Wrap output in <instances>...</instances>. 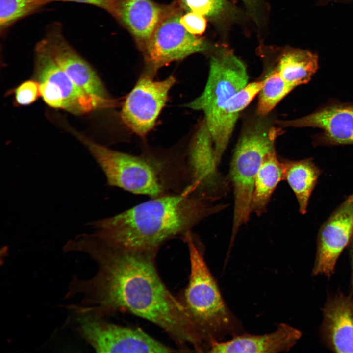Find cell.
<instances>
[{"label": "cell", "mask_w": 353, "mask_h": 353, "mask_svg": "<svg viewBox=\"0 0 353 353\" xmlns=\"http://www.w3.org/2000/svg\"><path fill=\"white\" fill-rule=\"evenodd\" d=\"M205 195L191 184L183 192L151 198L116 215L90 222L93 233L112 245L158 252L166 242L182 239L213 211Z\"/></svg>", "instance_id": "2"}, {"label": "cell", "mask_w": 353, "mask_h": 353, "mask_svg": "<svg viewBox=\"0 0 353 353\" xmlns=\"http://www.w3.org/2000/svg\"><path fill=\"white\" fill-rule=\"evenodd\" d=\"M247 7L250 15L256 23L259 25L260 22V0H241Z\"/></svg>", "instance_id": "27"}, {"label": "cell", "mask_w": 353, "mask_h": 353, "mask_svg": "<svg viewBox=\"0 0 353 353\" xmlns=\"http://www.w3.org/2000/svg\"><path fill=\"white\" fill-rule=\"evenodd\" d=\"M276 123L282 127L321 129L313 137L315 146L353 145V102H328L304 117Z\"/></svg>", "instance_id": "12"}, {"label": "cell", "mask_w": 353, "mask_h": 353, "mask_svg": "<svg viewBox=\"0 0 353 353\" xmlns=\"http://www.w3.org/2000/svg\"><path fill=\"white\" fill-rule=\"evenodd\" d=\"M275 68L294 89L310 80L318 68V57L307 50L289 48L278 56Z\"/></svg>", "instance_id": "19"}, {"label": "cell", "mask_w": 353, "mask_h": 353, "mask_svg": "<svg viewBox=\"0 0 353 353\" xmlns=\"http://www.w3.org/2000/svg\"><path fill=\"white\" fill-rule=\"evenodd\" d=\"M349 246L350 247L349 251L352 269V284L353 287V237Z\"/></svg>", "instance_id": "29"}, {"label": "cell", "mask_w": 353, "mask_h": 353, "mask_svg": "<svg viewBox=\"0 0 353 353\" xmlns=\"http://www.w3.org/2000/svg\"><path fill=\"white\" fill-rule=\"evenodd\" d=\"M143 74L126 96L121 118L131 131L144 137L153 127L168 99L169 92L176 82L172 75L161 81Z\"/></svg>", "instance_id": "9"}, {"label": "cell", "mask_w": 353, "mask_h": 353, "mask_svg": "<svg viewBox=\"0 0 353 353\" xmlns=\"http://www.w3.org/2000/svg\"><path fill=\"white\" fill-rule=\"evenodd\" d=\"M72 131L94 157L109 186L154 198L181 193L192 184L187 158L153 153L132 155Z\"/></svg>", "instance_id": "3"}, {"label": "cell", "mask_w": 353, "mask_h": 353, "mask_svg": "<svg viewBox=\"0 0 353 353\" xmlns=\"http://www.w3.org/2000/svg\"><path fill=\"white\" fill-rule=\"evenodd\" d=\"M280 133V129L258 121L244 131L236 145L230 169L234 198L230 247L241 225L249 219L256 175L265 156L275 150Z\"/></svg>", "instance_id": "6"}, {"label": "cell", "mask_w": 353, "mask_h": 353, "mask_svg": "<svg viewBox=\"0 0 353 353\" xmlns=\"http://www.w3.org/2000/svg\"><path fill=\"white\" fill-rule=\"evenodd\" d=\"M45 39L55 62L77 86L90 94L109 98L97 74L69 44L59 26L50 27Z\"/></svg>", "instance_id": "14"}, {"label": "cell", "mask_w": 353, "mask_h": 353, "mask_svg": "<svg viewBox=\"0 0 353 353\" xmlns=\"http://www.w3.org/2000/svg\"><path fill=\"white\" fill-rule=\"evenodd\" d=\"M258 93L257 114L261 117L268 114L294 88L288 85L274 68L264 79Z\"/></svg>", "instance_id": "22"}, {"label": "cell", "mask_w": 353, "mask_h": 353, "mask_svg": "<svg viewBox=\"0 0 353 353\" xmlns=\"http://www.w3.org/2000/svg\"><path fill=\"white\" fill-rule=\"evenodd\" d=\"M182 240L189 253L188 282L180 298L203 352L214 342L244 332L242 325L227 305L204 253L191 231Z\"/></svg>", "instance_id": "4"}, {"label": "cell", "mask_w": 353, "mask_h": 353, "mask_svg": "<svg viewBox=\"0 0 353 353\" xmlns=\"http://www.w3.org/2000/svg\"><path fill=\"white\" fill-rule=\"evenodd\" d=\"M284 166L275 150L268 154L256 175L251 211L260 216L266 211L271 197L279 182L283 180Z\"/></svg>", "instance_id": "20"}, {"label": "cell", "mask_w": 353, "mask_h": 353, "mask_svg": "<svg viewBox=\"0 0 353 353\" xmlns=\"http://www.w3.org/2000/svg\"><path fill=\"white\" fill-rule=\"evenodd\" d=\"M264 80L247 84L227 101L225 108V122L228 131L232 134L239 113L258 94Z\"/></svg>", "instance_id": "24"}, {"label": "cell", "mask_w": 353, "mask_h": 353, "mask_svg": "<svg viewBox=\"0 0 353 353\" xmlns=\"http://www.w3.org/2000/svg\"><path fill=\"white\" fill-rule=\"evenodd\" d=\"M52 1V0H0L1 31Z\"/></svg>", "instance_id": "23"}, {"label": "cell", "mask_w": 353, "mask_h": 353, "mask_svg": "<svg viewBox=\"0 0 353 353\" xmlns=\"http://www.w3.org/2000/svg\"><path fill=\"white\" fill-rule=\"evenodd\" d=\"M187 159L192 178L191 184L209 197L207 191L216 186L218 176L213 141L204 119L190 142Z\"/></svg>", "instance_id": "17"}, {"label": "cell", "mask_w": 353, "mask_h": 353, "mask_svg": "<svg viewBox=\"0 0 353 353\" xmlns=\"http://www.w3.org/2000/svg\"><path fill=\"white\" fill-rule=\"evenodd\" d=\"M300 330L285 323H279L270 333L254 335L243 332L227 341L213 343L208 353H278L291 350L300 339Z\"/></svg>", "instance_id": "15"}, {"label": "cell", "mask_w": 353, "mask_h": 353, "mask_svg": "<svg viewBox=\"0 0 353 353\" xmlns=\"http://www.w3.org/2000/svg\"><path fill=\"white\" fill-rule=\"evenodd\" d=\"M206 18L196 12L189 11L182 14L180 22L191 34L197 36L202 34L206 28Z\"/></svg>", "instance_id": "26"}, {"label": "cell", "mask_w": 353, "mask_h": 353, "mask_svg": "<svg viewBox=\"0 0 353 353\" xmlns=\"http://www.w3.org/2000/svg\"><path fill=\"white\" fill-rule=\"evenodd\" d=\"M244 64L231 50H217L211 56L207 81L201 95L186 105L200 110L211 135L215 157L222 158L231 135L225 122V108L229 100L247 84Z\"/></svg>", "instance_id": "5"}, {"label": "cell", "mask_w": 353, "mask_h": 353, "mask_svg": "<svg viewBox=\"0 0 353 353\" xmlns=\"http://www.w3.org/2000/svg\"><path fill=\"white\" fill-rule=\"evenodd\" d=\"M323 337L336 353H353V295L329 297L323 309Z\"/></svg>", "instance_id": "16"}, {"label": "cell", "mask_w": 353, "mask_h": 353, "mask_svg": "<svg viewBox=\"0 0 353 353\" xmlns=\"http://www.w3.org/2000/svg\"><path fill=\"white\" fill-rule=\"evenodd\" d=\"M282 161L283 180L287 181L295 195L300 213L305 214L321 171L311 158Z\"/></svg>", "instance_id": "18"}, {"label": "cell", "mask_w": 353, "mask_h": 353, "mask_svg": "<svg viewBox=\"0 0 353 353\" xmlns=\"http://www.w3.org/2000/svg\"><path fill=\"white\" fill-rule=\"evenodd\" d=\"M34 79L38 82L47 81L56 86L64 100V110L80 115L110 107L116 102L110 98L90 94L77 86L55 62L45 39L35 48Z\"/></svg>", "instance_id": "10"}, {"label": "cell", "mask_w": 353, "mask_h": 353, "mask_svg": "<svg viewBox=\"0 0 353 353\" xmlns=\"http://www.w3.org/2000/svg\"><path fill=\"white\" fill-rule=\"evenodd\" d=\"M53 1L73 2L93 5L107 10L111 0H52Z\"/></svg>", "instance_id": "28"}, {"label": "cell", "mask_w": 353, "mask_h": 353, "mask_svg": "<svg viewBox=\"0 0 353 353\" xmlns=\"http://www.w3.org/2000/svg\"><path fill=\"white\" fill-rule=\"evenodd\" d=\"M186 12L200 14L217 25L239 20L240 13L227 0H176Z\"/></svg>", "instance_id": "21"}, {"label": "cell", "mask_w": 353, "mask_h": 353, "mask_svg": "<svg viewBox=\"0 0 353 353\" xmlns=\"http://www.w3.org/2000/svg\"><path fill=\"white\" fill-rule=\"evenodd\" d=\"M170 6L151 0H111L107 11L129 31L142 52Z\"/></svg>", "instance_id": "13"}, {"label": "cell", "mask_w": 353, "mask_h": 353, "mask_svg": "<svg viewBox=\"0 0 353 353\" xmlns=\"http://www.w3.org/2000/svg\"><path fill=\"white\" fill-rule=\"evenodd\" d=\"M77 334L98 353H166L178 352L139 328L107 321L80 304L66 306Z\"/></svg>", "instance_id": "7"}, {"label": "cell", "mask_w": 353, "mask_h": 353, "mask_svg": "<svg viewBox=\"0 0 353 353\" xmlns=\"http://www.w3.org/2000/svg\"><path fill=\"white\" fill-rule=\"evenodd\" d=\"M184 10L175 1L161 19L142 51L144 74L153 77L158 70L169 63L211 49L204 39L186 30L180 22Z\"/></svg>", "instance_id": "8"}, {"label": "cell", "mask_w": 353, "mask_h": 353, "mask_svg": "<svg viewBox=\"0 0 353 353\" xmlns=\"http://www.w3.org/2000/svg\"><path fill=\"white\" fill-rule=\"evenodd\" d=\"M17 104L21 106L29 105L41 96L40 85L35 80H29L20 84L14 90Z\"/></svg>", "instance_id": "25"}, {"label": "cell", "mask_w": 353, "mask_h": 353, "mask_svg": "<svg viewBox=\"0 0 353 353\" xmlns=\"http://www.w3.org/2000/svg\"><path fill=\"white\" fill-rule=\"evenodd\" d=\"M353 237V193L348 196L323 224L319 230L312 274L328 278Z\"/></svg>", "instance_id": "11"}, {"label": "cell", "mask_w": 353, "mask_h": 353, "mask_svg": "<svg viewBox=\"0 0 353 353\" xmlns=\"http://www.w3.org/2000/svg\"><path fill=\"white\" fill-rule=\"evenodd\" d=\"M63 252L86 254L97 264L94 276L74 275L63 299L82 295L80 304L106 317L126 312L163 329L183 352L200 348L192 325L178 298L165 286L158 273L157 252L112 245L94 233H82L64 245Z\"/></svg>", "instance_id": "1"}]
</instances>
